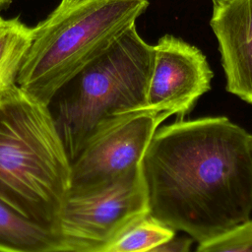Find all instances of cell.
Instances as JSON below:
<instances>
[{"mask_svg": "<svg viewBox=\"0 0 252 252\" xmlns=\"http://www.w3.org/2000/svg\"><path fill=\"white\" fill-rule=\"evenodd\" d=\"M210 26L226 91L252 104V0H213Z\"/></svg>", "mask_w": 252, "mask_h": 252, "instance_id": "cell-8", "label": "cell"}, {"mask_svg": "<svg viewBox=\"0 0 252 252\" xmlns=\"http://www.w3.org/2000/svg\"><path fill=\"white\" fill-rule=\"evenodd\" d=\"M0 252H67L61 236L0 200Z\"/></svg>", "mask_w": 252, "mask_h": 252, "instance_id": "cell-9", "label": "cell"}, {"mask_svg": "<svg viewBox=\"0 0 252 252\" xmlns=\"http://www.w3.org/2000/svg\"><path fill=\"white\" fill-rule=\"evenodd\" d=\"M153 63L133 25L64 87L53 117L72 161L94 134L146 110Z\"/></svg>", "mask_w": 252, "mask_h": 252, "instance_id": "cell-4", "label": "cell"}, {"mask_svg": "<svg viewBox=\"0 0 252 252\" xmlns=\"http://www.w3.org/2000/svg\"><path fill=\"white\" fill-rule=\"evenodd\" d=\"M174 236V229L149 214L94 252H149Z\"/></svg>", "mask_w": 252, "mask_h": 252, "instance_id": "cell-11", "label": "cell"}, {"mask_svg": "<svg viewBox=\"0 0 252 252\" xmlns=\"http://www.w3.org/2000/svg\"><path fill=\"white\" fill-rule=\"evenodd\" d=\"M249 134L226 117L165 125L142 159L149 214L202 242L249 220Z\"/></svg>", "mask_w": 252, "mask_h": 252, "instance_id": "cell-1", "label": "cell"}, {"mask_svg": "<svg viewBox=\"0 0 252 252\" xmlns=\"http://www.w3.org/2000/svg\"><path fill=\"white\" fill-rule=\"evenodd\" d=\"M11 0H0V8L4 7L5 5H7Z\"/></svg>", "mask_w": 252, "mask_h": 252, "instance_id": "cell-15", "label": "cell"}, {"mask_svg": "<svg viewBox=\"0 0 252 252\" xmlns=\"http://www.w3.org/2000/svg\"><path fill=\"white\" fill-rule=\"evenodd\" d=\"M149 0L63 3L35 28L17 77L29 95L49 106L58 93L147 10Z\"/></svg>", "mask_w": 252, "mask_h": 252, "instance_id": "cell-3", "label": "cell"}, {"mask_svg": "<svg viewBox=\"0 0 252 252\" xmlns=\"http://www.w3.org/2000/svg\"><path fill=\"white\" fill-rule=\"evenodd\" d=\"M248 146H249V153L251 157V161H252V135H249V141H248Z\"/></svg>", "mask_w": 252, "mask_h": 252, "instance_id": "cell-14", "label": "cell"}, {"mask_svg": "<svg viewBox=\"0 0 252 252\" xmlns=\"http://www.w3.org/2000/svg\"><path fill=\"white\" fill-rule=\"evenodd\" d=\"M199 243L195 252H252V220Z\"/></svg>", "mask_w": 252, "mask_h": 252, "instance_id": "cell-12", "label": "cell"}, {"mask_svg": "<svg viewBox=\"0 0 252 252\" xmlns=\"http://www.w3.org/2000/svg\"><path fill=\"white\" fill-rule=\"evenodd\" d=\"M33 38V28L19 18L0 17V94L17 85V77Z\"/></svg>", "mask_w": 252, "mask_h": 252, "instance_id": "cell-10", "label": "cell"}, {"mask_svg": "<svg viewBox=\"0 0 252 252\" xmlns=\"http://www.w3.org/2000/svg\"><path fill=\"white\" fill-rule=\"evenodd\" d=\"M71 186L72 160L49 106L18 85L0 94V200L58 233Z\"/></svg>", "mask_w": 252, "mask_h": 252, "instance_id": "cell-2", "label": "cell"}, {"mask_svg": "<svg viewBox=\"0 0 252 252\" xmlns=\"http://www.w3.org/2000/svg\"><path fill=\"white\" fill-rule=\"evenodd\" d=\"M192 240L191 237L187 236H174L171 240L149 252H190Z\"/></svg>", "mask_w": 252, "mask_h": 252, "instance_id": "cell-13", "label": "cell"}, {"mask_svg": "<svg viewBox=\"0 0 252 252\" xmlns=\"http://www.w3.org/2000/svg\"><path fill=\"white\" fill-rule=\"evenodd\" d=\"M213 71L204 53L172 34L154 45V63L146 110L167 112L182 119L211 89Z\"/></svg>", "mask_w": 252, "mask_h": 252, "instance_id": "cell-7", "label": "cell"}, {"mask_svg": "<svg viewBox=\"0 0 252 252\" xmlns=\"http://www.w3.org/2000/svg\"><path fill=\"white\" fill-rule=\"evenodd\" d=\"M77 1H82V0H61L63 3H70V2H77Z\"/></svg>", "mask_w": 252, "mask_h": 252, "instance_id": "cell-16", "label": "cell"}, {"mask_svg": "<svg viewBox=\"0 0 252 252\" xmlns=\"http://www.w3.org/2000/svg\"><path fill=\"white\" fill-rule=\"evenodd\" d=\"M167 112L144 110L94 134L72 161L74 191H102L138 177L142 159Z\"/></svg>", "mask_w": 252, "mask_h": 252, "instance_id": "cell-6", "label": "cell"}, {"mask_svg": "<svg viewBox=\"0 0 252 252\" xmlns=\"http://www.w3.org/2000/svg\"><path fill=\"white\" fill-rule=\"evenodd\" d=\"M148 215L141 173L107 190H70L60 215L58 233L67 252H94Z\"/></svg>", "mask_w": 252, "mask_h": 252, "instance_id": "cell-5", "label": "cell"}]
</instances>
